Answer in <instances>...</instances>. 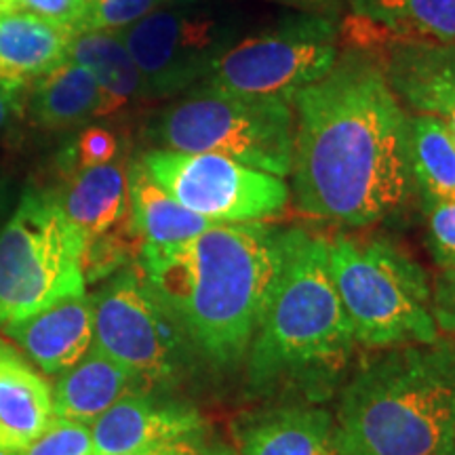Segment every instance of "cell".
I'll list each match as a JSON object with an SVG mask.
<instances>
[{
	"label": "cell",
	"mask_w": 455,
	"mask_h": 455,
	"mask_svg": "<svg viewBox=\"0 0 455 455\" xmlns=\"http://www.w3.org/2000/svg\"><path fill=\"white\" fill-rule=\"evenodd\" d=\"M293 196L310 218L363 228L411 195L407 114L371 60L339 51L329 74L293 98Z\"/></svg>",
	"instance_id": "obj_1"
},
{
	"label": "cell",
	"mask_w": 455,
	"mask_h": 455,
	"mask_svg": "<svg viewBox=\"0 0 455 455\" xmlns=\"http://www.w3.org/2000/svg\"><path fill=\"white\" fill-rule=\"evenodd\" d=\"M284 230L218 224L173 244H141L140 272L190 346L218 367L247 358L281 268Z\"/></svg>",
	"instance_id": "obj_2"
},
{
	"label": "cell",
	"mask_w": 455,
	"mask_h": 455,
	"mask_svg": "<svg viewBox=\"0 0 455 455\" xmlns=\"http://www.w3.org/2000/svg\"><path fill=\"white\" fill-rule=\"evenodd\" d=\"M355 335L329 272V243L284 230L283 259L247 355L255 392L325 396L348 365Z\"/></svg>",
	"instance_id": "obj_3"
},
{
	"label": "cell",
	"mask_w": 455,
	"mask_h": 455,
	"mask_svg": "<svg viewBox=\"0 0 455 455\" xmlns=\"http://www.w3.org/2000/svg\"><path fill=\"white\" fill-rule=\"evenodd\" d=\"M338 455H455V339L396 346L339 396Z\"/></svg>",
	"instance_id": "obj_4"
},
{
	"label": "cell",
	"mask_w": 455,
	"mask_h": 455,
	"mask_svg": "<svg viewBox=\"0 0 455 455\" xmlns=\"http://www.w3.org/2000/svg\"><path fill=\"white\" fill-rule=\"evenodd\" d=\"M329 272L356 344L396 348L439 339L428 276L395 244L338 236L329 243Z\"/></svg>",
	"instance_id": "obj_5"
},
{
	"label": "cell",
	"mask_w": 455,
	"mask_h": 455,
	"mask_svg": "<svg viewBox=\"0 0 455 455\" xmlns=\"http://www.w3.org/2000/svg\"><path fill=\"white\" fill-rule=\"evenodd\" d=\"M163 150L221 155L264 173L287 178L293 167L295 116L278 98H249L198 87L164 108L148 127Z\"/></svg>",
	"instance_id": "obj_6"
},
{
	"label": "cell",
	"mask_w": 455,
	"mask_h": 455,
	"mask_svg": "<svg viewBox=\"0 0 455 455\" xmlns=\"http://www.w3.org/2000/svg\"><path fill=\"white\" fill-rule=\"evenodd\" d=\"M84 236L60 201L26 192L0 230V327L84 293Z\"/></svg>",
	"instance_id": "obj_7"
},
{
	"label": "cell",
	"mask_w": 455,
	"mask_h": 455,
	"mask_svg": "<svg viewBox=\"0 0 455 455\" xmlns=\"http://www.w3.org/2000/svg\"><path fill=\"white\" fill-rule=\"evenodd\" d=\"M338 21L284 17L270 30L230 44L204 78L207 87L293 104L301 89L321 81L338 60Z\"/></svg>",
	"instance_id": "obj_8"
},
{
	"label": "cell",
	"mask_w": 455,
	"mask_h": 455,
	"mask_svg": "<svg viewBox=\"0 0 455 455\" xmlns=\"http://www.w3.org/2000/svg\"><path fill=\"white\" fill-rule=\"evenodd\" d=\"M93 346L144 386L175 382L190 341L140 270H124L93 295Z\"/></svg>",
	"instance_id": "obj_9"
},
{
	"label": "cell",
	"mask_w": 455,
	"mask_h": 455,
	"mask_svg": "<svg viewBox=\"0 0 455 455\" xmlns=\"http://www.w3.org/2000/svg\"><path fill=\"white\" fill-rule=\"evenodd\" d=\"M141 163L181 207L212 224L261 221L281 213L289 203V188L283 178L212 152L155 150Z\"/></svg>",
	"instance_id": "obj_10"
},
{
	"label": "cell",
	"mask_w": 455,
	"mask_h": 455,
	"mask_svg": "<svg viewBox=\"0 0 455 455\" xmlns=\"http://www.w3.org/2000/svg\"><path fill=\"white\" fill-rule=\"evenodd\" d=\"M124 47L144 78L146 98H171L209 76L230 47L224 24L204 13L152 11L121 32Z\"/></svg>",
	"instance_id": "obj_11"
},
{
	"label": "cell",
	"mask_w": 455,
	"mask_h": 455,
	"mask_svg": "<svg viewBox=\"0 0 455 455\" xmlns=\"http://www.w3.org/2000/svg\"><path fill=\"white\" fill-rule=\"evenodd\" d=\"M386 83L418 114L445 121L455 144V44L392 36L369 57Z\"/></svg>",
	"instance_id": "obj_12"
},
{
	"label": "cell",
	"mask_w": 455,
	"mask_h": 455,
	"mask_svg": "<svg viewBox=\"0 0 455 455\" xmlns=\"http://www.w3.org/2000/svg\"><path fill=\"white\" fill-rule=\"evenodd\" d=\"M203 415L181 403L158 401L148 392L123 396L91 424L95 455H124L186 436L201 439Z\"/></svg>",
	"instance_id": "obj_13"
},
{
	"label": "cell",
	"mask_w": 455,
	"mask_h": 455,
	"mask_svg": "<svg viewBox=\"0 0 455 455\" xmlns=\"http://www.w3.org/2000/svg\"><path fill=\"white\" fill-rule=\"evenodd\" d=\"M3 329L41 371L61 375L93 346V299L87 291L72 295Z\"/></svg>",
	"instance_id": "obj_14"
},
{
	"label": "cell",
	"mask_w": 455,
	"mask_h": 455,
	"mask_svg": "<svg viewBox=\"0 0 455 455\" xmlns=\"http://www.w3.org/2000/svg\"><path fill=\"white\" fill-rule=\"evenodd\" d=\"M333 430V415L312 405L261 409L232 422L238 455H338Z\"/></svg>",
	"instance_id": "obj_15"
},
{
	"label": "cell",
	"mask_w": 455,
	"mask_h": 455,
	"mask_svg": "<svg viewBox=\"0 0 455 455\" xmlns=\"http://www.w3.org/2000/svg\"><path fill=\"white\" fill-rule=\"evenodd\" d=\"M53 419V386L0 338V449L21 451Z\"/></svg>",
	"instance_id": "obj_16"
},
{
	"label": "cell",
	"mask_w": 455,
	"mask_h": 455,
	"mask_svg": "<svg viewBox=\"0 0 455 455\" xmlns=\"http://www.w3.org/2000/svg\"><path fill=\"white\" fill-rule=\"evenodd\" d=\"M74 36L61 28L13 9L0 13V81L13 89L36 83L68 61V47Z\"/></svg>",
	"instance_id": "obj_17"
},
{
	"label": "cell",
	"mask_w": 455,
	"mask_h": 455,
	"mask_svg": "<svg viewBox=\"0 0 455 455\" xmlns=\"http://www.w3.org/2000/svg\"><path fill=\"white\" fill-rule=\"evenodd\" d=\"M141 390L144 388L133 373L91 346L87 355L55 382L53 413L55 418L91 426L114 403Z\"/></svg>",
	"instance_id": "obj_18"
},
{
	"label": "cell",
	"mask_w": 455,
	"mask_h": 455,
	"mask_svg": "<svg viewBox=\"0 0 455 455\" xmlns=\"http://www.w3.org/2000/svg\"><path fill=\"white\" fill-rule=\"evenodd\" d=\"M68 60L87 68L100 84V118L121 112L131 101L146 98L144 78L129 55L121 32L81 30L74 32Z\"/></svg>",
	"instance_id": "obj_19"
},
{
	"label": "cell",
	"mask_w": 455,
	"mask_h": 455,
	"mask_svg": "<svg viewBox=\"0 0 455 455\" xmlns=\"http://www.w3.org/2000/svg\"><path fill=\"white\" fill-rule=\"evenodd\" d=\"M60 204L84 241L106 235L129 218L124 167L110 163L101 167L78 169L68 181Z\"/></svg>",
	"instance_id": "obj_20"
},
{
	"label": "cell",
	"mask_w": 455,
	"mask_h": 455,
	"mask_svg": "<svg viewBox=\"0 0 455 455\" xmlns=\"http://www.w3.org/2000/svg\"><path fill=\"white\" fill-rule=\"evenodd\" d=\"M127 190L131 226L135 235L148 244L181 243L218 226L181 207L169 192L156 184L141 158L131 163L127 171Z\"/></svg>",
	"instance_id": "obj_21"
},
{
	"label": "cell",
	"mask_w": 455,
	"mask_h": 455,
	"mask_svg": "<svg viewBox=\"0 0 455 455\" xmlns=\"http://www.w3.org/2000/svg\"><path fill=\"white\" fill-rule=\"evenodd\" d=\"M34 123L44 129L76 127L89 118H100L101 91L87 68L64 61L38 78L30 98Z\"/></svg>",
	"instance_id": "obj_22"
},
{
	"label": "cell",
	"mask_w": 455,
	"mask_h": 455,
	"mask_svg": "<svg viewBox=\"0 0 455 455\" xmlns=\"http://www.w3.org/2000/svg\"><path fill=\"white\" fill-rule=\"evenodd\" d=\"M407 155L422 201H455V144L443 118H407Z\"/></svg>",
	"instance_id": "obj_23"
},
{
	"label": "cell",
	"mask_w": 455,
	"mask_h": 455,
	"mask_svg": "<svg viewBox=\"0 0 455 455\" xmlns=\"http://www.w3.org/2000/svg\"><path fill=\"white\" fill-rule=\"evenodd\" d=\"M350 11L409 41L455 44V0H350Z\"/></svg>",
	"instance_id": "obj_24"
},
{
	"label": "cell",
	"mask_w": 455,
	"mask_h": 455,
	"mask_svg": "<svg viewBox=\"0 0 455 455\" xmlns=\"http://www.w3.org/2000/svg\"><path fill=\"white\" fill-rule=\"evenodd\" d=\"M163 3L164 0H91L81 30L123 32L156 11Z\"/></svg>",
	"instance_id": "obj_25"
},
{
	"label": "cell",
	"mask_w": 455,
	"mask_h": 455,
	"mask_svg": "<svg viewBox=\"0 0 455 455\" xmlns=\"http://www.w3.org/2000/svg\"><path fill=\"white\" fill-rule=\"evenodd\" d=\"M20 455H95L91 426L55 418Z\"/></svg>",
	"instance_id": "obj_26"
},
{
	"label": "cell",
	"mask_w": 455,
	"mask_h": 455,
	"mask_svg": "<svg viewBox=\"0 0 455 455\" xmlns=\"http://www.w3.org/2000/svg\"><path fill=\"white\" fill-rule=\"evenodd\" d=\"M428 247L441 270L455 268V201H422Z\"/></svg>",
	"instance_id": "obj_27"
},
{
	"label": "cell",
	"mask_w": 455,
	"mask_h": 455,
	"mask_svg": "<svg viewBox=\"0 0 455 455\" xmlns=\"http://www.w3.org/2000/svg\"><path fill=\"white\" fill-rule=\"evenodd\" d=\"M118 155V138L110 129L87 127L74 141L70 156L78 169L110 164Z\"/></svg>",
	"instance_id": "obj_28"
},
{
	"label": "cell",
	"mask_w": 455,
	"mask_h": 455,
	"mask_svg": "<svg viewBox=\"0 0 455 455\" xmlns=\"http://www.w3.org/2000/svg\"><path fill=\"white\" fill-rule=\"evenodd\" d=\"M89 4L91 0H17V9L74 32L81 30Z\"/></svg>",
	"instance_id": "obj_29"
},
{
	"label": "cell",
	"mask_w": 455,
	"mask_h": 455,
	"mask_svg": "<svg viewBox=\"0 0 455 455\" xmlns=\"http://www.w3.org/2000/svg\"><path fill=\"white\" fill-rule=\"evenodd\" d=\"M432 315L436 327L455 338V268L441 270L432 291Z\"/></svg>",
	"instance_id": "obj_30"
},
{
	"label": "cell",
	"mask_w": 455,
	"mask_h": 455,
	"mask_svg": "<svg viewBox=\"0 0 455 455\" xmlns=\"http://www.w3.org/2000/svg\"><path fill=\"white\" fill-rule=\"evenodd\" d=\"M268 3L291 7L304 15L325 17V20L339 21L341 15H346V9H350V0H268Z\"/></svg>",
	"instance_id": "obj_31"
},
{
	"label": "cell",
	"mask_w": 455,
	"mask_h": 455,
	"mask_svg": "<svg viewBox=\"0 0 455 455\" xmlns=\"http://www.w3.org/2000/svg\"><path fill=\"white\" fill-rule=\"evenodd\" d=\"M124 455H207V449L203 447L201 439H196V436H186V439L158 443V445Z\"/></svg>",
	"instance_id": "obj_32"
},
{
	"label": "cell",
	"mask_w": 455,
	"mask_h": 455,
	"mask_svg": "<svg viewBox=\"0 0 455 455\" xmlns=\"http://www.w3.org/2000/svg\"><path fill=\"white\" fill-rule=\"evenodd\" d=\"M17 91L20 89L9 87V84L0 81V131L7 127L11 116H13L17 108Z\"/></svg>",
	"instance_id": "obj_33"
},
{
	"label": "cell",
	"mask_w": 455,
	"mask_h": 455,
	"mask_svg": "<svg viewBox=\"0 0 455 455\" xmlns=\"http://www.w3.org/2000/svg\"><path fill=\"white\" fill-rule=\"evenodd\" d=\"M207 455H238V453L230 447H213V449H207Z\"/></svg>",
	"instance_id": "obj_34"
},
{
	"label": "cell",
	"mask_w": 455,
	"mask_h": 455,
	"mask_svg": "<svg viewBox=\"0 0 455 455\" xmlns=\"http://www.w3.org/2000/svg\"><path fill=\"white\" fill-rule=\"evenodd\" d=\"M17 9V0H0V13Z\"/></svg>",
	"instance_id": "obj_35"
},
{
	"label": "cell",
	"mask_w": 455,
	"mask_h": 455,
	"mask_svg": "<svg viewBox=\"0 0 455 455\" xmlns=\"http://www.w3.org/2000/svg\"><path fill=\"white\" fill-rule=\"evenodd\" d=\"M164 3L178 4V7H188V4H196V3H201V0H164Z\"/></svg>",
	"instance_id": "obj_36"
},
{
	"label": "cell",
	"mask_w": 455,
	"mask_h": 455,
	"mask_svg": "<svg viewBox=\"0 0 455 455\" xmlns=\"http://www.w3.org/2000/svg\"><path fill=\"white\" fill-rule=\"evenodd\" d=\"M0 455H20V451H4V449H0Z\"/></svg>",
	"instance_id": "obj_37"
},
{
	"label": "cell",
	"mask_w": 455,
	"mask_h": 455,
	"mask_svg": "<svg viewBox=\"0 0 455 455\" xmlns=\"http://www.w3.org/2000/svg\"><path fill=\"white\" fill-rule=\"evenodd\" d=\"M0 192H3V186H0ZM0 204H3V195H0Z\"/></svg>",
	"instance_id": "obj_38"
}]
</instances>
